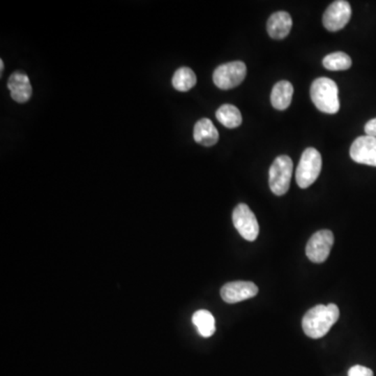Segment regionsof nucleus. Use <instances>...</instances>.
Wrapping results in <instances>:
<instances>
[{
	"mask_svg": "<svg viewBox=\"0 0 376 376\" xmlns=\"http://www.w3.org/2000/svg\"><path fill=\"white\" fill-rule=\"evenodd\" d=\"M350 157L360 165L376 167V137L366 135L356 138L350 148Z\"/></svg>",
	"mask_w": 376,
	"mask_h": 376,
	"instance_id": "9",
	"label": "nucleus"
},
{
	"mask_svg": "<svg viewBox=\"0 0 376 376\" xmlns=\"http://www.w3.org/2000/svg\"><path fill=\"white\" fill-rule=\"evenodd\" d=\"M352 6L345 0L333 2L323 15V25L329 31H338L346 27L352 18Z\"/></svg>",
	"mask_w": 376,
	"mask_h": 376,
	"instance_id": "8",
	"label": "nucleus"
},
{
	"mask_svg": "<svg viewBox=\"0 0 376 376\" xmlns=\"http://www.w3.org/2000/svg\"><path fill=\"white\" fill-rule=\"evenodd\" d=\"M246 75H247V66L245 63L234 61L216 67L213 73V83L220 89H233L243 83Z\"/></svg>",
	"mask_w": 376,
	"mask_h": 376,
	"instance_id": "5",
	"label": "nucleus"
},
{
	"mask_svg": "<svg viewBox=\"0 0 376 376\" xmlns=\"http://www.w3.org/2000/svg\"><path fill=\"white\" fill-rule=\"evenodd\" d=\"M8 88L15 102L27 103L31 96V85L29 77L22 71H16L10 75Z\"/></svg>",
	"mask_w": 376,
	"mask_h": 376,
	"instance_id": "11",
	"label": "nucleus"
},
{
	"mask_svg": "<svg viewBox=\"0 0 376 376\" xmlns=\"http://www.w3.org/2000/svg\"><path fill=\"white\" fill-rule=\"evenodd\" d=\"M293 174V160L287 155H280L275 159L270 167V188L276 195L287 193Z\"/></svg>",
	"mask_w": 376,
	"mask_h": 376,
	"instance_id": "4",
	"label": "nucleus"
},
{
	"mask_svg": "<svg viewBox=\"0 0 376 376\" xmlns=\"http://www.w3.org/2000/svg\"><path fill=\"white\" fill-rule=\"evenodd\" d=\"M348 376H373V373L371 369L367 368V367L356 365V366L350 368Z\"/></svg>",
	"mask_w": 376,
	"mask_h": 376,
	"instance_id": "19",
	"label": "nucleus"
},
{
	"mask_svg": "<svg viewBox=\"0 0 376 376\" xmlns=\"http://www.w3.org/2000/svg\"><path fill=\"white\" fill-rule=\"evenodd\" d=\"M216 119L228 129H235L239 127L243 121L241 111L233 105H223L216 113Z\"/></svg>",
	"mask_w": 376,
	"mask_h": 376,
	"instance_id": "15",
	"label": "nucleus"
},
{
	"mask_svg": "<svg viewBox=\"0 0 376 376\" xmlns=\"http://www.w3.org/2000/svg\"><path fill=\"white\" fill-rule=\"evenodd\" d=\"M173 86L176 90L181 92H186L195 87L197 84V77L193 69L188 67H181L176 71L173 77Z\"/></svg>",
	"mask_w": 376,
	"mask_h": 376,
	"instance_id": "17",
	"label": "nucleus"
},
{
	"mask_svg": "<svg viewBox=\"0 0 376 376\" xmlns=\"http://www.w3.org/2000/svg\"><path fill=\"white\" fill-rule=\"evenodd\" d=\"M292 25H293V21H292L291 15L280 10L271 15L266 23V29L273 39L283 40L289 35Z\"/></svg>",
	"mask_w": 376,
	"mask_h": 376,
	"instance_id": "12",
	"label": "nucleus"
},
{
	"mask_svg": "<svg viewBox=\"0 0 376 376\" xmlns=\"http://www.w3.org/2000/svg\"><path fill=\"white\" fill-rule=\"evenodd\" d=\"M232 220L235 228L246 241H253L257 239L260 225L249 206L239 204L233 210Z\"/></svg>",
	"mask_w": 376,
	"mask_h": 376,
	"instance_id": "6",
	"label": "nucleus"
},
{
	"mask_svg": "<svg viewBox=\"0 0 376 376\" xmlns=\"http://www.w3.org/2000/svg\"><path fill=\"white\" fill-rule=\"evenodd\" d=\"M322 170V157L318 150L308 148L304 151L296 172V181L300 188H308L315 183Z\"/></svg>",
	"mask_w": 376,
	"mask_h": 376,
	"instance_id": "3",
	"label": "nucleus"
},
{
	"mask_svg": "<svg viewBox=\"0 0 376 376\" xmlns=\"http://www.w3.org/2000/svg\"><path fill=\"white\" fill-rule=\"evenodd\" d=\"M365 133H366V135L376 137V119H371L366 123Z\"/></svg>",
	"mask_w": 376,
	"mask_h": 376,
	"instance_id": "20",
	"label": "nucleus"
},
{
	"mask_svg": "<svg viewBox=\"0 0 376 376\" xmlns=\"http://www.w3.org/2000/svg\"><path fill=\"white\" fill-rule=\"evenodd\" d=\"M294 87L289 81H280L275 84L271 93V103L277 110L289 108L293 98Z\"/></svg>",
	"mask_w": 376,
	"mask_h": 376,
	"instance_id": "14",
	"label": "nucleus"
},
{
	"mask_svg": "<svg viewBox=\"0 0 376 376\" xmlns=\"http://www.w3.org/2000/svg\"><path fill=\"white\" fill-rule=\"evenodd\" d=\"M193 323L202 337L209 338L216 333V320L208 310H200L195 312L193 316Z\"/></svg>",
	"mask_w": 376,
	"mask_h": 376,
	"instance_id": "16",
	"label": "nucleus"
},
{
	"mask_svg": "<svg viewBox=\"0 0 376 376\" xmlns=\"http://www.w3.org/2000/svg\"><path fill=\"white\" fill-rule=\"evenodd\" d=\"M4 68V63L3 61L0 60V73L2 75V71H3Z\"/></svg>",
	"mask_w": 376,
	"mask_h": 376,
	"instance_id": "21",
	"label": "nucleus"
},
{
	"mask_svg": "<svg viewBox=\"0 0 376 376\" xmlns=\"http://www.w3.org/2000/svg\"><path fill=\"white\" fill-rule=\"evenodd\" d=\"M258 287L250 281H233L220 289V296L227 303H237L257 295Z\"/></svg>",
	"mask_w": 376,
	"mask_h": 376,
	"instance_id": "10",
	"label": "nucleus"
},
{
	"mask_svg": "<svg viewBox=\"0 0 376 376\" xmlns=\"http://www.w3.org/2000/svg\"><path fill=\"white\" fill-rule=\"evenodd\" d=\"M339 317L340 310L336 304H319L304 315L302 329L308 337L320 339L331 331Z\"/></svg>",
	"mask_w": 376,
	"mask_h": 376,
	"instance_id": "1",
	"label": "nucleus"
},
{
	"mask_svg": "<svg viewBox=\"0 0 376 376\" xmlns=\"http://www.w3.org/2000/svg\"><path fill=\"white\" fill-rule=\"evenodd\" d=\"M352 65V58L343 52H333L323 59V66L331 71L347 70Z\"/></svg>",
	"mask_w": 376,
	"mask_h": 376,
	"instance_id": "18",
	"label": "nucleus"
},
{
	"mask_svg": "<svg viewBox=\"0 0 376 376\" xmlns=\"http://www.w3.org/2000/svg\"><path fill=\"white\" fill-rule=\"evenodd\" d=\"M310 98L321 112L336 114L340 110L339 88L329 77H319L313 82Z\"/></svg>",
	"mask_w": 376,
	"mask_h": 376,
	"instance_id": "2",
	"label": "nucleus"
},
{
	"mask_svg": "<svg viewBox=\"0 0 376 376\" xmlns=\"http://www.w3.org/2000/svg\"><path fill=\"white\" fill-rule=\"evenodd\" d=\"M335 237L329 230H320L315 233L306 248V256L315 264H322L329 258Z\"/></svg>",
	"mask_w": 376,
	"mask_h": 376,
	"instance_id": "7",
	"label": "nucleus"
},
{
	"mask_svg": "<svg viewBox=\"0 0 376 376\" xmlns=\"http://www.w3.org/2000/svg\"><path fill=\"white\" fill-rule=\"evenodd\" d=\"M218 132L210 119H202L193 128L195 142L203 146H212L218 142Z\"/></svg>",
	"mask_w": 376,
	"mask_h": 376,
	"instance_id": "13",
	"label": "nucleus"
}]
</instances>
